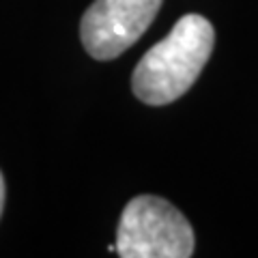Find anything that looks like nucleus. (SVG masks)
<instances>
[{
  "label": "nucleus",
  "instance_id": "f257e3e1",
  "mask_svg": "<svg viewBox=\"0 0 258 258\" xmlns=\"http://www.w3.org/2000/svg\"><path fill=\"white\" fill-rule=\"evenodd\" d=\"M211 22L198 13L183 15L170 35L155 43L134 69L132 88L149 106H166L191 88L213 52Z\"/></svg>",
  "mask_w": 258,
  "mask_h": 258
},
{
  "label": "nucleus",
  "instance_id": "f03ea898",
  "mask_svg": "<svg viewBox=\"0 0 258 258\" xmlns=\"http://www.w3.org/2000/svg\"><path fill=\"white\" fill-rule=\"evenodd\" d=\"M116 254L123 258H189L194 254V230L168 200L136 196L120 215Z\"/></svg>",
  "mask_w": 258,
  "mask_h": 258
},
{
  "label": "nucleus",
  "instance_id": "7ed1b4c3",
  "mask_svg": "<svg viewBox=\"0 0 258 258\" xmlns=\"http://www.w3.org/2000/svg\"><path fill=\"white\" fill-rule=\"evenodd\" d=\"M164 0H95L80 22L86 52L112 60L132 47L155 20Z\"/></svg>",
  "mask_w": 258,
  "mask_h": 258
},
{
  "label": "nucleus",
  "instance_id": "20e7f679",
  "mask_svg": "<svg viewBox=\"0 0 258 258\" xmlns=\"http://www.w3.org/2000/svg\"><path fill=\"white\" fill-rule=\"evenodd\" d=\"M3 209H5V179L3 172H0V215H3Z\"/></svg>",
  "mask_w": 258,
  "mask_h": 258
}]
</instances>
